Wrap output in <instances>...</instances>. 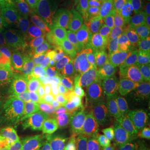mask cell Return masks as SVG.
Masks as SVG:
<instances>
[{"label": "cell", "instance_id": "cell-12", "mask_svg": "<svg viewBox=\"0 0 150 150\" xmlns=\"http://www.w3.org/2000/svg\"><path fill=\"white\" fill-rule=\"evenodd\" d=\"M118 88L127 103L145 115L150 114V96L134 79L118 83Z\"/></svg>", "mask_w": 150, "mask_h": 150}, {"label": "cell", "instance_id": "cell-36", "mask_svg": "<svg viewBox=\"0 0 150 150\" xmlns=\"http://www.w3.org/2000/svg\"><path fill=\"white\" fill-rule=\"evenodd\" d=\"M26 1H27V4H28V1H29V0H26Z\"/></svg>", "mask_w": 150, "mask_h": 150}, {"label": "cell", "instance_id": "cell-20", "mask_svg": "<svg viewBox=\"0 0 150 150\" xmlns=\"http://www.w3.org/2000/svg\"><path fill=\"white\" fill-rule=\"evenodd\" d=\"M92 139L79 130H73L68 134L62 150H91Z\"/></svg>", "mask_w": 150, "mask_h": 150}, {"label": "cell", "instance_id": "cell-35", "mask_svg": "<svg viewBox=\"0 0 150 150\" xmlns=\"http://www.w3.org/2000/svg\"><path fill=\"white\" fill-rule=\"evenodd\" d=\"M27 150H46V149H36V148H29V149H27Z\"/></svg>", "mask_w": 150, "mask_h": 150}, {"label": "cell", "instance_id": "cell-5", "mask_svg": "<svg viewBox=\"0 0 150 150\" xmlns=\"http://www.w3.org/2000/svg\"><path fill=\"white\" fill-rule=\"evenodd\" d=\"M50 109L42 103L30 99L23 106L21 126L28 138L34 142L43 143L47 132Z\"/></svg>", "mask_w": 150, "mask_h": 150}, {"label": "cell", "instance_id": "cell-25", "mask_svg": "<svg viewBox=\"0 0 150 150\" xmlns=\"http://www.w3.org/2000/svg\"><path fill=\"white\" fill-rule=\"evenodd\" d=\"M91 150H123L115 144L109 132L98 133L92 138Z\"/></svg>", "mask_w": 150, "mask_h": 150}, {"label": "cell", "instance_id": "cell-16", "mask_svg": "<svg viewBox=\"0 0 150 150\" xmlns=\"http://www.w3.org/2000/svg\"><path fill=\"white\" fill-rule=\"evenodd\" d=\"M0 137L23 141L21 121L14 113L0 104Z\"/></svg>", "mask_w": 150, "mask_h": 150}, {"label": "cell", "instance_id": "cell-6", "mask_svg": "<svg viewBox=\"0 0 150 150\" xmlns=\"http://www.w3.org/2000/svg\"><path fill=\"white\" fill-rule=\"evenodd\" d=\"M59 31L61 33V40L68 50L79 57L91 69L95 65L102 63L100 57L71 23L64 22Z\"/></svg>", "mask_w": 150, "mask_h": 150}, {"label": "cell", "instance_id": "cell-24", "mask_svg": "<svg viewBox=\"0 0 150 150\" xmlns=\"http://www.w3.org/2000/svg\"><path fill=\"white\" fill-rule=\"evenodd\" d=\"M134 77L150 96V65L140 60L134 61Z\"/></svg>", "mask_w": 150, "mask_h": 150}, {"label": "cell", "instance_id": "cell-2", "mask_svg": "<svg viewBox=\"0 0 150 150\" xmlns=\"http://www.w3.org/2000/svg\"><path fill=\"white\" fill-rule=\"evenodd\" d=\"M6 68L19 95L38 101L40 98H49L55 91L54 83L40 64L21 57L9 62Z\"/></svg>", "mask_w": 150, "mask_h": 150}, {"label": "cell", "instance_id": "cell-26", "mask_svg": "<svg viewBox=\"0 0 150 150\" xmlns=\"http://www.w3.org/2000/svg\"><path fill=\"white\" fill-rule=\"evenodd\" d=\"M21 12L33 14L26 0H0V13Z\"/></svg>", "mask_w": 150, "mask_h": 150}, {"label": "cell", "instance_id": "cell-13", "mask_svg": "<svg viewBox=\"0 0 150 150\" xmlns=\"http://www.w3.org/2000/svg\"><path fill=\"white\" fill-rule=\"evenodd\" d=\"M103 92L96 85L93 80H90L80 91L76 93L65 103L68 108H91V106L100 99Z\"/></svg>", "mask_w": 150, "mask_h": 150}, {"label": "cell", "instance_id": "cell-30", "mask_svg": "<svg viewBox=\"0 0 150 150\" xmlns=\"http://www.w3.org/2000/svg\"><path fill=\"white\" fill-rule=\"evenodd\" d=\"M27 145L23 141L0 137V150H27Z\"/></svg>", "mask_w": 150, "mask_h": 150}, {"label": "cell", "instance_id": "cell-8", "mask_svg": "<svg viewBox=\"0 0 150 150\" xmlns=\"http://www.w3.org/2000/svg\"><path fill=\"white\" fill-rule=\"evenodd\" d=\"M101 60L117 84L134 77V62L128 56L119 54L112 48H106Z\"/></svg>", "mask_w": 150, "mask_h": 150}, {"label": "cell", "instance_id": "cell-14", "mask_svg": "<svg viewBox=\"0 0 150 150\" xmlns=\"http://www.w3.org/2000/svg\"><path fill=\"white\" fill-rule=\"evenodd\" d=\"M147 119L140 121L121 143L123 150H150V140L147 130Z\"/></svg>", "mask_w": 150, "mask_h": 150}, {"label": "cell", "instance_id": "cell-7", "mask_svg": "<svg viewBox=\"0 0 150 150\" xmlns=\"http://www.w3.org/2000/svg\"><path fill=\"white\" fill-rule=\"evenodd\" d=\"M31 50L49 75L60 52L56 33L48 31L38 25L37 38Z\"/></svg>", "mask_w": 150, "mask_h": 150}, {"label": "cell", "instance_id": "cell-4", "mask_svg": "<svg viewBox=\"0 0 150 150\" xmlns=\"http://www.w3.org/2000/svg\"><path fill=\"white\" fill-rule=\"evenodd\" d=\"M143 23L129 16L118 18L108 30L106 48L113 49L131 59L137 58Z\"/></svg>", "mask_w": 150, "mask_h": 150}, {"label": "cell", "instance_id": "cell-31", "mask_svg": "<svg viewBox=\"0 0 150 150\" xmlns=\"http://www.w3.org/2000/svg\"><path fill=\"white\" fill-rule=\"evenodd\" d=\"M111 108V102L110 100H102V99H98L96 102L94 103L90 108L92 112L97 113L100 119L105 118L106 114L109 111Z\"/></svg>", "mask_w": 150, "mask_h": 150}, {"label": "cell", "instance_id": "cell-22", "mask_svg": "<svg viewBox=\"0 0 150 150\" xmlns=\"http://www.w3.org/2000/svg\"><path fill=\"white\" fill-rule=\"evenodd\" d=\"M143 29L138 47L137 58L150 65V20L144 19Z\"/></svg>", "mask_w": 150, "mask_h": 150}, {"label": "cell", "instance_id": "cell-17", "mask_svg": "<svg viewBox=\"0 0 150 150\" xmlns=\"http://www.w3.org/2000/svg\"><path fill=\"white\" fill-rule=\"evenodd\" d=\"M142 120L143 118L139 114L133 111H129L123 118L114 123L111 129V134L115 144L120 147L121 143L129 132Z\"/></svg>", "mask_w": 150, "mask_h": 150}, {"label": "cell", "instance_id": "cell-34", "mask_svg": "<svg viewBox=\"0 0 150 150\" xmlns=\"http://www.w3.org/2000/svg\"><path fill=\"white\" fill-rule=\"evenodd\" d=\"M143 2H144L146 3V4L148 5V8H149V10H150V0H142Z\"/></svg>", "mask_w": 150, "mask_h": 150}, {"label": "cell", "instance_id": "cell-18", "mask_svg": "<svg viewBox=\"0 0 150 150\" xmlns=\"http://www.w3.org/2000/svg\"><path fill=\"white\" fill-rule=\"evenodd\" d=\"M91 74L93 79V81L103 92L104 91L105 93H110L111 95L120 93L118 90L117 82L108 74L102 63L93 67Z\"/></svg>", "mask_w": 150, "mask_h": 150}, {"label": "cell", "instance_id": "cell-3", "mask_svg": "<svg viewBox=\"0 0 150 150\" xmlns=\"http://www.w3.org/2000/svg\"><path fill=\"white\" fill-rule=\"evenodd\" d=\"M0 23L10 54L32 48L38 34V23L33 14L21 12L0 13Z\"/></svg>", "mask_w": 150, "mask_h": 150}, {"label": "cell", "instance_id": "cell-10", "mask_svg": "<svg viewBox=\"0 0 150 150\" xmlns=\"http://www.w3.org/2000/svg\"><path fill=\"white\" fill-rule=\"evenodd\" d=\"M28 4L39 27L54 33L62 27L64 22L50 0H29Z\"/></svg>", "mask_w": 150, "mask_h": 150}, {"label": "cell", "instance_id": "cell-29", "mask_svg": "<svg viewBox=\"0 0 150 150\" xmlns=\"http://www.w3.org/2000/svg\"><path fill=\"white\" fill-rule=\"evenodd\" d=\"M17 93L14 85L11 80L4 62L0 61V93Z\"/></svg>", "mask_w": 150, "mask_h": 150}, {"label": "cell", "instance_id": "cell-15", "mask_svg": "<svg viewBox=\"0 0 150 150\" xmlns=\"http://www.w3.org/2000/svg\"><path fill=\"white\" fill-rule=\"evenodd\" d=\"M91 71H85L74 75H71L60 80L55 88L62 100L65 103L76 93L81 89L90 81Z\"/></svg>", "mask_w": 150, "mask_h": 150}, {"label": "cell", "instance_id": "cell-28", "mask_svg": "<svg viewBox=\"0 0 150 150\" xmlns=\"http://www.w3.org/2000/svg\"><path fill=\"white\" fill-rule=\"evenodd\" d=\"M99 121H100L99 116L95 112H91L90 115L81 125V127L79 130L82 132L83 134L87 135L88 137H90L92 139L95 134L98 133Z\"/></svg>", "mask_w": 150, "mask_h": 150}, {"label": "cell", "instance_id": "cell-9", "mask_svg": "<svg viewBox=\"0 0 150 150\" xmlns=\"http://www.w3.org/2000/svg\"><path fill=\"white\" fill-rule=\"evenodd\" d=\"M85 71H91V69L79 57L69 50L63 49L59 52L49 77L52 82L55 80L59 82L69 76Z\"/></svg>", "mask_w": 150, "mask_h": 150}, {"label": "cell", "instance_id": "cell-27", "mask_svg": "<svg viewBox=\"0 0 150 150\" xmlns=\"http://www.w3.org/2000/svg\"><path fill=\"white\" fill-rule=\"evenodd\" d=\"M59 15L65 19L71 18L78 0H50Z\"/></svg>", "mask_w": 150, "mask_h": 150}, {"label": "cell", "instance_id": "cell-1", "mask_svg": "<svg viewBox=\"0 0 150 150\" xmlns=\"http://www.w3.org/2000/svg\"><path fill=\"white\" fill-rule=\"evenodd\" d=\"M114 18L115 10L111 0H78L70 19L71 25L101 59Z\"/></svg>", "mask_w": 150, "mask_h": 150}, {"label": "cell", "instance_id": "cell-32", "mask_svg": "<svg viewBox=\"0 0 150 150\" xmlns=\"http://www.w3.org/2000/svg\"><path fill=\"white\" fill-rule=\"evenodd\" d=\"M8 54H10L8 43L6 38L5 33L0 23V61H5Z\"/></svg>", "mask_w": 150, "mask_h": 150}, {"label": "cell", "instance_id": "cell-23", "mask_svg": "<svg viewBox=\"0 0 150 150\" xmlns=\"http://www.w3.org/2000/svg\"><path fill=\"white\" fill-rule=\"evenodd\" d=\"M0 104L17 115L21 121L24 105L19 98V94L14 93H0Z\"/></svg>", "mask_w": 150, "mask_h": 150}, {"label": "cell", "instance_id": "cell-21", "mask_svg": "<svg viewBox=\"0 0 150 150\" xmlns=\"http://www.w3.org/2000/svg\"><path fill=\"white\" fill-rule=\"evenodd\" d=\"M90 113V108H68L66 112L64 113V120L67 127L71 131L79 130Z\"/></svg>", "mask_w": 150, "mask_h": 150}, {"label": "cell", "instance_id": "cell-11", "mask_svg": "<svg viewBox=\"0 0 150 150\" xmlns=\"http://www.w3.org/2000/svg\"><path fill=\"white\" fill-rule=\"evenodd\" d=\"M69 128L64 120L63 108L52 109L49 113L47 132L43 140L46 150H59L64 144Z\"/></svg>", "mask_w": 150, "mask_h": 150}, {"label": "cell", "instance_id": "cell-33", "mask_svg": "<svg viewBox=\"0 0 150 150\" xmlns=\"http://www.w3.org/2000/svg\"><path fill=\"white\" fill-rule=\"evenodd\" d=\"M112 124L109 123L107 119L101 118L98 123V133H106L109 132V130L112 129Z\"/></svg>", "mask_w": 150, "mask_h": 150}, {"label": "cell", "instance_id": "cell-19", "mask_svg": "<svg viewBox=\"0 0 150 150\" xmlns=\"http://www.w3.org/2000/svg\"><path fill=\"white\" fill-rule=\"evenodd\" d=\"M109 100L111 102V108L106 114L105 119L113 125L129 112V107L121 93L111 95Z\"/></svg>", "mask_w": 150, "mask_h": 150}]
</instances>
